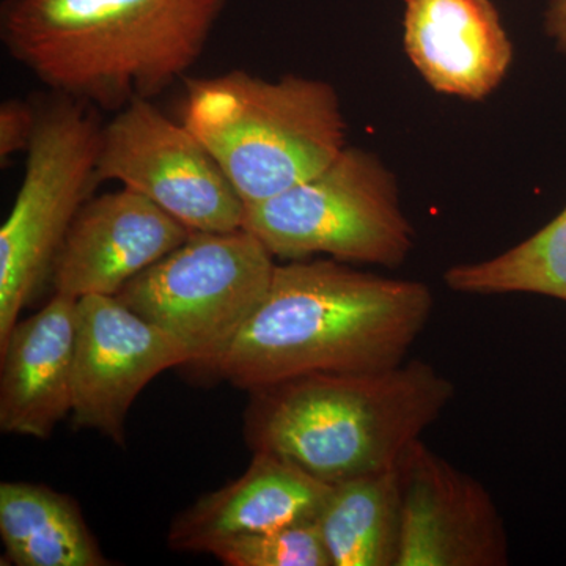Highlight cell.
Returning <instances> with one entry per match:
<instances>
[{"mask_svg": "<svg viewBox=\"0 0 566 566\" xmlns=\"http://www.w3.org/2000/svg\"><path fill=\"white\" fill-rule=\"evenodd\" d=\"M433 307L420 281L334 259L275 264L263 303L203 368L248 392L307 375L385 370L405 363Z\"/></svg>", "mask_w": 566, "mask_h": 566, "instance_id": "1", "label": "cell"}, {"mask_svg": "<svg viewBox=\"0 0 566 566\" xmlns=\"http://www.w3.org/2000/svg\"><path fill=\"white\" fill-rule=\"evenodd\" d=\"M227 0H2L0 40L54 93L107 111L199 61Z\"/></svg>", "mask_w": 566, "mask_h": 566, "instance_id": "2", "label": "cell"}, {"mask_svg": "<svg viewBox=\"0 0 566 566\" xmlns=\"http://www.w3.org/2000/svg\"><path fill=\"white\" fill-rule=\"evenodd\" d=\"M244 434L335 485L397 468L453 400L455 387L423 360L376 371L301 376L252 390Z\"/></svg>", "mask_w": 566, "mask_h": 566, "instance_id": "3", "label": "cell"}, {"mask_svg": "<svg viewBox=\"0 0 566 566\" xmlns=\"http://www.w3.org/2000/svg\"><path fill=\"white\" fill-rule=\"evenodd\" d=\"M181 122L244 205L314 177L348 147L340 98L329 82L243 70L186 81Z\"/></svg>", "mask_w": 566, "mask_h": 566, "instance_id": "4", "label": "cell"}, {"mask_svg": "<svg viewBox=\"0 0 566 566\" xmlns=\"http://www.w3.org/2000/svg\"><path fill=\"white\" fill-rule=\"evenodd\" d=\"M243 229L286 262L324 255L397 268L416 245L397 177L376 153L349 145L314 177L244 205Z\"/></svg>", "mask_w": 566, "mask_h": 566, "instance_id": "5", "label": "cell"}, {"mask_svg": "<svg viewBox=\"0 0 566 566\" xmlns=\"http://www.w3.org/2000/svg\"><path fill=\"white\" fill-rule=\"evenodd\" d=\"M95 106L55 93L36 104L24 178L0 229V344L46 279L77 212L98 185Z\"/></svg>", "mask_w": 566, "mask_h": 566, "instance_id": "6", "label": "cell"}, {"mask_svg": "<svg viewBox=\"0 0 566 566\" xmlns=\"http://www.w3.org/2000/svg\"><path fill=\"white\" fill-rule=\"evenodd\" d=\"M274 255L249 230L192 232L117 294L188 346L205 367L226 352L270 290Z\"/></svg>", "mask_w": 566, "mask_h": 566, "instance_id": "7", "label": "cell"}, {"mask_svg": "<svg viewBox=\"0 0 566 566\" xmlns=\"http://www.w3.org/2000/svg\"><path fill=\"white\" fill-rule=\"evenodd\" d=\"M98 181H118L191 232L243 229L244 202L185 123L134 99L102 129Z\"/></svg>", "mask_w": 566, "mask_h": 566, "instance_id": "8", "label": "cell"}, {"mask_svg": "<svg viewBox=\"0 0 566 566\" xmlns=\"http://www.w3.org/2000/svg\"><path fill=\"white\" fill-rule=\"evenodd\" d=\"M192 363L188 346L117 296L81 297L74 345V424L125 446L126 416L142 390L163 371Z\"/></svg>", "mask_w": 566, "mask_h": 566, "instance_id": "9", "label": "cell"}, {"mask_svg": "<svg viewBox=\"0 0 566 566\" xmlns=\"http://www.w3.org/2000/svg\"><path fill=\"white\" fill-rule=\"evenodd\" d=\"M401 535L397 566H505L510 545L493 497L422 439L397 464Z\"/></svg>", "mask_w": 566, "mask_h": 566, "instance_id": "10", "label": "cell"}, {"mask_svg": "<svg viewBox=\"0 0 566 566\" xmlns=\"http://www.w3.org/2000/svg\"><path fill=\"white\" fill-rule=\"evenodd\" d=\"M191 230L133 189L88 200L52 264L54 292L117 296L126 283L180 248Z\"/></svg>", "mask_w": 566, "mask_h": 566, "instance_id": "11", "label": "cell"}, {"mask_svg": "<svg viewBox=\"0 0 566 566\" xmlns=\"http://www.w3.org/2000/svg\"><path fill=\"white\" fill-rule=\"evenodd\" d=\"M406 55L434 92L483 102L515 59L491 0H405Z\"/></svg>", "mask_w": 566, "mask_h": 566, "instance_id": "12", "label": "cell"}, {"mask_svg": "<svg viewBox=\"0 0 566 566\" xmlns=\"http://www.w3.org/2000/svg\"><path fill=\"white\" fill-rule=\"evenodd\" d=\"M333 485L275 453L255 452L248 471L205 494L175 517L169 546L181 553H210L223 539L253 532L314 523Z\"/></svg>", "mask_w": 566, "mask_h": 566, "instance_id": "13", "label": "cell"}, {"mask_svg": "<svg viewBox=\"0 0 566 566\" xmlns=\"http://www.w3.org/2000/svg\"><path fill=\"white\" fill-rule=\"evenodd\" d=\"M77 300L55 293L0 344V430L48 439L73 412Z\"/></svg>", "mask_w": 566, "mask_h": 566, "instance_id": "14", "label": "cell"}, {"mask_svg": "<svg viewBox=\"0 0 566 566\" xmlns=\"http://www.w3.org/2000/svg\"><path fill=\"white\" fill-rule=\"evenodd\" d=\"M0 536L17 566H109L70 495L24 482L0 485Z\"/></svg>", "mask_w": 566, "mask_h": 566, "instance_id": "15", "label": "cell"}, {"mask_svg": "<svg viewBox=\"0 0 566 566\" xmlns=\"http://www.w3.org/2000/svg\"><path fill=\"white\" fill-rule=\"evenodd\" d=\"M316 523L333 566H397L401 535L397 468L335 483Z\"/></svg>", "mask_w": 566, "mask_h": 566, "instance_id": "16", "label": "cell"}, {"mask_svg": "<svg viewBox=\"0 0 566 566\" xmlns=\"http://www.w3.org/2000/svg\"><path fill=\"white\" fill-rule=\"evenodd\" d=\"M444 283L452 292L472 296L528 293L566 303V208L509 251L449 268Z\"/></svg>", "mask_w": 566, "mask_h": 566, "instance_id": "17", "label": "cell"}, {"mask_svg": "<svg viewBox=\"0 0 566 566\" xmlns=\"http://www.w3.org/2000/svg\"><path fill=\"white\" fill-rule=\"evenodd\" d=\"M210 554L229 566H333L316 521L233 536Z\"/></svg>", "mask_w": 566, "mask_h": 566, "instance_id": "18", "label": "cell"}, {"mask_svg": "<svg viewBox=\"0 0 566 566\" xmlns=\"http://www.w3.org/2000/svg\"><path fill=\"white\" fill-rule=\"evenodd\" d=\"M36 104L22 99H7L0 104V164L10 166L17 153L28 151L35 133Z\"/></svg>", "mask_w": 566, "mask_h": 566, "instance_id": "19", "label": "cell"}, {"mask_svg": "<svg viewBox=\"0 0 566 566\" xmlns=\"http://www.w3.org/2000/svg\"><path fill=\"white\" fill-rule=\"evenodd\" d=\"M543 29L558 54L566 55V0H551L547 3Z\"/></svg>", "mask_w": 566, "mask_h": 566, "instance_id": "20", "label": "cell"}]
</instances>
